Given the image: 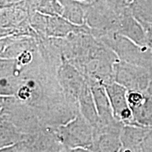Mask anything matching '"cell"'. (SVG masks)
Returning <instances> with one entry per match:
<instances>
[{"instance_id": "5b68a950", "label": "cell", "mask_w": 152, "mask_h": 152, "mask_svg": "<svg viewBox=\"0 0 152 152\" xmlns=\"http://www.w3.org/2000/svg\"><path fill=\"white\" fill-rule=\"evenodd\" d=\"M56 75L67 102L79 111V96L86 83L85 76L63 56L62 61L57 69Z\"/></svg>"}, {"instance_id": "30bf717a", "label": "cell", "mask_w": 152, "mask_h": 152, "mask_svg": "<svg viewBox=\"0 0 152 152\" xmlns=\"http://www.w3.org/2000/svg\"><path fill=\"white\" fill-rule=\"evenodd\" d=\"M28 136L11 122L5 119H0V149L24 141Z\"/></svg>"}, {"instance_id": "8992f818", "label": "cell", "mask_w": 152, "mask_h": 152, "mask_svg": "<svg viewBox=\"0 0 152 152\" xmlns=\"http://www.w3.org/2000/svg\"><path fill=\"white\" fill-rule=\"evenodd\" d=\"M123 125L117 121L111 124L98 123L93 128L92 152H118L122 147L121 131Z\"/></svg>"}, {"instance_id": "e0dca14e", "label": "cell", "mask_w": 152, "mask_h": 152, "mask_svg": "<svg viewBox=\"0 0 152 152\" xmlns=\"http://www.w3.org/2000/svg\"><path fill=\"white\" fill-rule=\"evenodd\" d=\"M61 152H92L89 149L85 148H73V149H66L64 148Z\"/></svg>"}, {"instance_id": "3957f363", "label": "cell", "mask_w": 152, "mask_h": 152, "mask_svg": "<svg viewBox=\"0 0 152 152\" xmlns=\"http://www.w3.org/2000/svg\"><path fill=\"white\" fill-rule=\"evenodd\" d=\"M58 141L66 149H90L93 142V127L80 113L66 124L54 128Z\"/></svg>"}, {"instance_id": "ba28073f", "label": "cell", "mask_w": 152, "mask_h": 152, "mask_svg": "<svg viewBox=\"0 0 152 152\" xmlns=\"http://www.w3.org/2000/svg\"><path fill=\"white\" fill-rule=\"evenodd\" d=\"M86 80L90 85L95 105L99 117L98 123L104 125L111 124L118 121L113 115L111 103L104 85L93 80L87 78Z\"/></svg>"}, {"instance_id": "7a4b0ae2", "label": "cell", "mask_w": 152, "mask_h": 152, "mask_svg": "<svg viewBox=\"0 0 152 152\" xmlns=\"http://www.w3.org/2000/svg\"><path fill=\"white\" fill-rule=\"evenodd\" d=\"M105 46L115 53L119 60L152 70V51L117 33L102 36Z\"/></svg>"}, {"instance_id": "7c38bea8", "label": "cell", "mask_w": 152, "mask_h": 152, "mask_svg": "<svg viewBox=\"0 0 152 152\" xmlns=\"http://www.w3.org/2000/svg\"><path fill=\"white\" fill-rule=\"evenodd\" d=\"M134 121L137 126L146 128H152V96L147 94L141 105L132 109Z\"/></svg>"}, {"instance_id": "5bb4252c", "label": "cell", "mask_w": 152, "mask_h": 152, "mask_svg": "<svg viewBox=\"0 0 152 152\" xmlns=\"http://www.w3.org/2000/svg\"><path fill=\"white\" fill-rule=\"evenodd\" d=\"M0 152H30L26 141L19 142L10 147H4L0 149Z\"/></svg>"}, {"instance_id": "2e32d148", "label": "cell", "mask_w": 152, "mask_h": 152, "mask_svg": "<svg viewBox=\"0 0 152 152\" xmlns=\"http://www.w3.org/2000/svg\"><path fill=\"white\" fill-rule=\"evenodd\" d=\"M143 26L147 39V47L152 51V23L140 21Z\"/></svg>"}, {"instance_id": "ac0fdd59", "label": "cell", "mask_w": 152, "mask_h": 152, "mask_svg": "<svg viewBox=\"0 0 152 152\" xmlns=\"http://www.w3.org/2000/svg\"><path fill=\"white\" fill-rule=\"evenodd\" d=\"M118 152H140V151H138V150H137V149H132V148L123 147V146H122Z\"/></svg>"}, {"instance_id": "277c9868", "label": "cell", "mask_w": 152, "mask_h": 152, "mask_svg": "<svg viewBox=\"0 0 152 152\" xmlns=\"http://www.w3.org/2000/svg\"><path fill=\"white\" fill-rule=\"evenodd\" d=\"M114 82L128 91L148 93L151 72L147 68L118 60L113 66Z\"/></svg>"}, {"instance_id": "d6986e66", "label": "cell", "mask_w": 152, "mask_h": 152, "mask_svg": "<svg viewBox=\"0 0 152 152\" xmlns=\"http://www.w3.org/2000/svg\"><path fill=\"white\" fill-rule=\"evenodd\" d=\"M13 1H14V0H13Z\"/></svg>"}, {"instance_id": "4fadbf2b", "label": "cell", "mask_w": 152, "mask_h": 152, "mask_svg": "<svg viewBox=\"0 0 152 152\" xmlns=\"http://www.w3.org/2000/svg\"><path fill=\"white\" fill-rule=\"evenodd\" d=\"M130 7L139 21L152 23V0H132Z\"/></svg>"}, {"instance_id": "9c48e42d", "label": "cell", "mask_w": 152, "mask_h": 152, "mask_svg": "<svg viewBox=\"0 0 152 152\" xmlns=\"http://www.w3.org/2000/svg\"><path fill=\"white\" fill-rule=\"evenodd\" d=\"M78 108L79 113L92 125L93 128L98 124L99 117L95 105L90 85L87 80L80 94Z\"/></svg>"}, {"instance_id": "9a60e30c", "label": "cell", "mask_w": 152, "mask_h": 152, "mask_svg": "<svg viewBox=\"0 0 152 152\" xmlns=\"http://www.w3.org/2000/svg\"><path fill=\"white\" fill-rule=\"evenodd\" d=\"M140 149L141 152H152V128L148 129Z\"/></svg>"}, {"instance_id": "6da1fadb", "label": "cell", "mask_w": 152, "mask_h": 152, "mask_svg": "<svg viewBox=\"0 0 152 152\" xmlns=\"http://www.w3.org/2000/svg\"><path fill=\"white\" fill-rule=\"evenodd\" d=\"M0 118L11 122L27 135L45 128L35 110L14 96H0Z\"/></svg>"}, {"instance_id": "8fae6325", "label": "cell", "mask_w": 152, "mask_h": 152, "mask_svg": "<svg viewBox=\"0 0 152 152\" xmlns=\"http://www.w3.org/2000/svg\"><path fill=\"white\" fill-rule=\"evenodd\" d=\"M148 129L137 125H123L121 135L122 146L132 148L141 152V144Z\"/></svg>"}, {"instance_id": "52a82bcc", "label": "cell", "mask_w": 152, "mask_h": 152, "mask_svg": "<svg viewBox=\"0 0 152 152\" xmlns=\"http://www.w3.org/2000/svg\"><path fill=\"white\" fill-rule=\"evenodd\" d=\"M114 116L124 125H136L128 102V90L115 82L104 85Z\"/></svg>"}]
</instances>
